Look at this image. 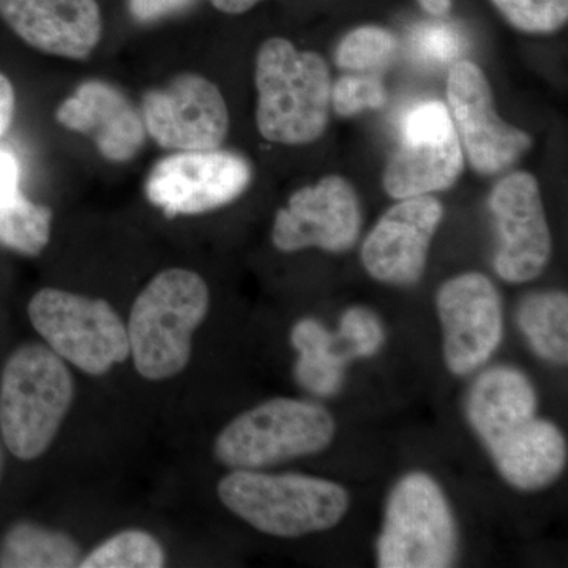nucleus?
Wrapping results in <instances>:
<instances>
[{"mask_svg": "<svg viewBox=\"0 0 568 568\" xmlns=\"http://www.w3.org/2000/svg\"><path fill=\"white\" fill-rule=\"evenodd\" d=\"M256 125L265 140L304 145L323 136L332 106L327 63L290 40H265L256 55Z\"/></svg>", "mask_w": 568, "mask_h": 568, "instance_id": "obj_1", "label": "nucleus"}, {"mask_svg": "<svg viewBox=\"0 0 568 568\" xmlns=\"http://www.w3.org/2000/svg\"><path fill=\"white\" fill-rule=\"evenodd\" d=\"M211 294L196 272L168 268L153 276L130 313V355L149 381L178 376L189 365L193 334L207 316Z\"/></svg>", "mask_w": 568, "mask_h": 568, "instance_id": "obj_2", "label": "nucleus"}, {"mask_svg": "<svg viewBox=\"0 0 568 568\" xmlns=\"http://www.w3.org/2000/svg\"><path fill=\"white\" fill-rule=\"evenodd\" d=\"M219 496L254 529L286 538L334 528L349 507L342 485L301 474L233 469L220 480Z\"/></svg>", "mask_w": 568, "mask_h": 568, "instance_id": "obj_3", "label": "nucleus"}, {"mask_svg": "<svg viewBox=\"0 0 568 568\" xmlns=\"http://www.w3.org/2000/svg\"><path fill=\"white\" fill-rule=\"evenodd\" d=\"M74 383L65 362L44 345L14 351L0 379V432L20 459L50 448L73 403Z\"/></svg>", "mask_w": 568, "mask_h": 568, "instance_id": "obj_4", "label": "nucleus"}, {"mask_svg": "<svg viewBox=\"0 0 568 568\" xmlns=\"http://www.w3.org/2000/svg\"><path fill=\"white\" fill-rule=\"evenodd\" d=\"M334 436V418L324 407L275 398L235 417L213 450L230 469L260 470L323 452Z\"/></svg>", "mask_w": 568, "mask_h": 568, "instance_id": "obj_5", "label": "nucleus"}, {"mask_svg": "<svg viewBox=\"0 0 568 568\" xmlns=\"http://www.w3.org/2000/svg\"><path fill=\"white\" fill-rule=\"evenodd\" d=\"M29 317L52 353L88 375L102 376L130 355L126 325L103 298L44 287Z\"/></svg>", "mask_w": 568, "mask_h": 568, "instance_id": "obj_6", "label": "nucleus"}, {"mask_svg": "<svg viewBox=\"0 0 568 568\" xmlns=\"http://www.w3.org/2000/svg\"><path fill=\"white\" fill-rule=\"evenodd\" d=\"M457 549V526L443 489L426 474H407L388 496L377 566L450 567Z\"/></svg>", "mask_w": 568, "mask_h": 568, "instance_id": "obj_7", "label": "nucleus"}, {"mask_svg": "<svg viewBox=\"0 0 568 568\" xmlns=\"http://www.w3.org/2000/svg\"><path fill=\"white\" fill-rule=\"evenodd\" d=\"M463 151L447 104H413L399 121V145L384 170V190L395 200L443 192L458 181Z\"/></svg>", "mask_w": 568, "mask_h": 568, "instance_id": "obj_8", "label": "nucleus"}, {"mask_svg": "<svg viewBox=\"0 0 568 568\" xmlns=\"http://www.w3.org/2000/svg\"><path fill=\"white\" fill-rule=\"evenodd\" d=\"M252 178V164L241 153L220 148L178 152L152 168L145 196L166 215H197L233 203Z\"/></svg>", "mask_w": 568, "mask_h": 568, "instance_id": "obj_9", "label": "nucleus"}, {"mask_svg": "<svg viewBox=\"0 0 568 568\" xmlns=\"http://www.w3.org/2000/svg\"><path fill=\"white\" fill-rule=\"evenodd\" d=\"M145 132L168 151H212L230 132V111L220 89L197 73H181L142 97Z\"/></svg>", "mask_w": 568, "mask_h": 568, "instance_id": "obj_10", "label": "nucleus"}, {"mask_svg": "<svg viewBox=\"0 0 568 568\" xmlns=\"http://www.w3.org/2000/svg\"><path fill=\"white\" fill-rule=\"evenodd\" d=\"M447 100L458 138L477 173H503L532 145L528 133L499 118L487 77L476 63L459 61L452 67Z\"/></svg>", "mask_w": 568, "mask_h": 568, "instance_id": "obj_11", "label": "nucleus"}, {"mask_svg": "<svg viewBox=\"0 0 568 568\" xmlns=\"http://www.w3.org/2000/svg\"><path fill=\"white\" fill-rule=\"evenodd\" d=\"M497 246L495 268L500 278L525 283L537 278L551 257V234L536 178L508 174L489 194Z\"/></svg>", "mask_w": 568, "mask_h": 568, "instance_id": "obj_12", "label": "nucleus"}, {"mask_svg": "<svg viewBox=\"0 0 568 568\" xmlns=\"http://www.w3.org/2000/svg\"><path fill=\"white\" fill-rule=\"evenodd\" d=\"M362 213L354 186L339 175H327L304 186L276 212L272 241L282 252L316 248L342 253L353 248L361 233Z\"/></svg>", "mask_w": 568, "mask_h": 568, "instance_id": "obj_13", "label": "nucleus"}, {"mask_svg": "<svg viewBox=\"0 0 568 568\" xmlns=\"http://www.w3.org/2000/svg\"><path fill=\"white\" fill-rule=\"evenodd\" d=\"M444 357L454 375L487 364L503 339V305L491 280L476 272L448 280L437 293Z\"/></svg>", "mask_w": 568, "mask_h": 568, "instance_id": "obj_14", "label": "nucleus"}, {"mask_svg": "<svg viewBox=\"0 0 568 568\" xmlns=\"http://www.w3.org/2000/svg\"><path fill=\"white\" fill-rule=\"evenodd\" d=\"M443 216V204L429 194L399 200L365 239L362 263L366 272L377 282L417 283Z\"/></svg>", "mask_w": 568, "mask_h": 568, "instance_id": "obj_15", "label": "nucleus"}, {"mask_svg": "<svg viewBox=\"0 0 568 568\" xmlns=\"http://www.w3.org/2000/svg\"><path fill=\"white\" fill-rule=\"evenodd\" d=\"M0 18L29 47L71 61L91 58L102 40L97 0H0Z\"/></svg>", "mask_w": 568, "mask_h": 568, "instance_id": "obj_16", "label": "nucleus"}, {"mask_svg": "<svg viewBox=\"0 0 568 568\" xmlns=\"http://www.w3.org/2000/svg\"><path fill=\"white\" fill-rule=\"evenodd\" d=\"M55 121L71 132L91 138L103 159L125 163L144 148L141 111L110 82H82L55 110Z\"/></svg>", "mask_w": 568, "mask_h": 568, "instance_id": "obj_17", "label": "nucleus"}, {"mask_svg": "<svg viewBox=\"0 0 568 568\" xmlns=\"http://www.w3.org/2000/svg\"><path fill=\"white\" fill-rule=\"evenodd\" d=\"M536 417V390L526 375L510 366L481 373L467 396V418L488 450Z\"/></svg>", "mask_w": 568, "mask_h": 568, "instance_id": "obj_18", "label": "nucleus"}, {"mask_svg": "<svg viewBox=\"0 0 568 568\" xmlns=\"http://www.w3.org/2000/svg\"><path fill=\"white\" fill-rule=\"evenodd\" d=\"M488 452L507 484L523 491L549 487L567 465L566 437L538 417Z\"/></svg>", "mask_w": 568, "mask_h": 568, "instance_id": "obj_19", "label": "nucleus"}, {"mask_svg": "<svg viewBox=\"0 0 568 568\" xmlns=\"http://www.w3.org/2000/svg\"><path fill=\"white\" fill-rule=\"evenodd\" d=\"M291 343L298 353L297 383L315 395H335L345 381L347 364L336 347L335 335L316 320H302L291 332Z\"/></svg>", "mask_w": 568, "mask_h": 568, "instance_id": "obj_20", "label": "nucleus"}, {"mask_svg": "<svg viewBox=\"0 0 568 568\" xmlns=\"http://www.w3.org/2000/svg\"><path fill=\"white\" fill-rule=\"evenodd\" d=\"M81 549L67 534L32 523L13 526L0 547L3 568H69L81 562Z\"/></svg>", "mask_w": 568, "mask_h": 568, "instance_id": "obj_21", "label": "nucleus"}, {"mask_svg": "<svg viewBox=\"0 0 568 568\" xmlns=\"http://www.w3.org/2000/svg\"><path fill=\"white\" fill-rule=\"evenodd\" d=\"M518 325L529 345L545 361L566 365L568 358V298L560 291L530 294L518 310Z\"/></svg>", "mask_w": 568, "mask_h": 568, "instance_id": "obj_22", "label": "nucleus"}, {"mask_svg": "<svg viewBox=\"0 0 568 568\" xmlns=\"http://www.w3.org/2000/svg\"><path fill=\"white\" fill-rule=\"evenodd\" d=\"M52 212L22 194L0 204V244L24 256H39L51 237Z\"/></svg>", "mask_w": 568, "mask_h": 568, "instance_id": "obj_23", "label": "nucleus"}, {"mask_svg": "<svg viewBox=\"0 0 568 568\" xmlns=\"http://www.w3.org/2000/svg\"><path fill=\"white\" fill-rule=\"evenodd\" d=\"M166 555L160 541L144 530H123L81 559L82 568H160Z\"/></svg>", "mask_w": 568, "mask_h": 568, "instance_id": "obj_24", "label": "nucleus"}, {"mask_svg": "<svg viewBox=\"0 0 568 568\" xmlns=\"http://www.w3.org/2000/svg\"><path fill=\"white\" fill-rule=\"evenodd\" d=\"M398 50L396 37L387 29L364 26L347 33L336 48V63L351 73L381 74Z\"/></svg>", "mask_w": 568, "mask_h": 568, "instance_id": "obj_25", "label": "nucleus"}, {"mask_svg": "<svg viewBox=\"0 0 568 568\" xmlns=\"http://www.w3.org/2000/svg\"><path fill=\"white\" fill-rule=\"evenodd\" d=\"M334 335L336 347L347 362L357 357H372L386 339L379 317L365 306L346 310L338 334Z\"/></svg>", "mask_w": 568, "mask_h": 568, "instance_id": "obj_26", "label": "nucleus"}, {"mask_svg": "<svg viewBox=\"0 0 568 568\" xmlns=\"http://www.w3.org/2000/svg\"><path fill=\"white\" fill-rule=\"evenodd\" d=\"M409 47L417 61L428 67H446L465 51V39L447 22H420L409 32Z\"/></svg>", "mask_w": 568, "mask_h": 568, "instance_id": "obj_27", "label": "nucleus"}, {"mask_svg": "<svg viewBox=\"0 0 568 568\" xmlns=\"http://www.w3.org/2000/svg\"><path fill=\"white\" fill-rule=\"evenodd\" d=\"M508 22L523 32L549 33L567 22L568 0H493Z\"/></svg>", "mask_w": 568, "mask_h": 568, "instance_id": "obj_28", "label": "nucleus"}, {"mask_svg": "<svg viewBox=\"0 0 568 568\" xmlns=\"http://www.w3.org/2000/svg\"><path fill=\"white\" fill-rule=\"evenodd\" d=\"M387 102L381 74L351 73L332 85V106L336 114L353 118L366 110H381Z\"/></svg>", "mask_w": 568, "mask_h": 568, "instance_id": "obj_29", "label": "nucleus"}, {"mask_svg": "<svg viewBox=\"0 0 568 568\" xmlns=\"http://www.w3.org/2000/svg\"><path fill=\"white\" fill-rule=\"evenodd\" d=\"M190 3L192 0H129V10L136 21L155 22L178 13Z\"/></svg>", "mask_w": 568, "mask_h": 568, "instance_id": "obj_30", "label": "nucleus"}, {"mask_svg": "<svg viewBox=\"0 0 568 568\" xmlns=\"http://www.w3.org/2000/svg\"><path fill=\"white\" fill-rule=\"evenodd\" d=\"M20 175L17 156L9 151H0V204L21 193Z\"/></svg>", "mask_w": 568, "mask_h": 568, "instance_id": "obj_31", "label": "nucleus"}, {"mask_svg": "<svg viewBox=\"0 0 568 568\" xmlns=\"http://www.w3.org/2000/svg\"><path fill=\"white\" fill-rule=\"evenodd\" d=\"M14 110H17V93L9 78L0 71V138L9 132Z\"/></svg>", "mask_w": 568, "mask_h": 568, "instance_id": "obj_32", "label": "nucleus"}, {"mask_svg": "<svg viewBox=\"0 0 568 568\" xmlns=\"http://www.w3.org/2000/svg\"><path fill=\"white\" fill-rule=\"evenodd\" d=\"M215 9L230 14H241L252 10L254 6L263 2V0H211Z\"/></svg>", "mask_w": 568, "mask_h": 568, "instance_id": "obj_33", "label": "nucleus"}, {"mask_svg": "<svg viewBox=\"0 0 568 568\" xmlns=\"http://www.w3.org/2000/svg\"><path fill=\"white\" fill-rule=\"evenodd\" d=\"M418 3L433 17H446L452 9V0H418Z\"/></svg>", "mask_w": 568, "mask_h": 568, "instance_id": "obj_34", "label": "nucleus"}, {"mask_svg": "<svg viewBox=\"0 0 568 568\" xmlns=\"http://www.w3.org/2000/svg\"><path fill=\"white\" fill-rule=\"evenodd\" d=\"M0 473H2V450H0Z\"/></svg>", "mask_w": 568, "mask_h": 568, "instance_id": "obj_35", "label": "nucleus"}]
</instances>
